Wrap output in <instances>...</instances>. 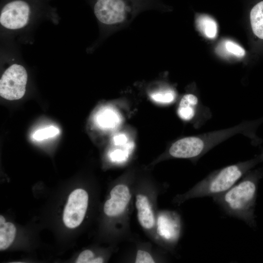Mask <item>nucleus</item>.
Here are the masks:
<instances>
[{
	"mask_svg": "<svg viewBox=\"0 0 263 263\" xmlns=\"http://www.w3.org/2000/svg\"><path fill=\"white\" fill-rule=\"evenodd\" d=\"M263 176V168L251 169L225 192L212 197L228 215L256 226L255 208L258 185Z\"/></svg>",
	"mask_w": 263,
	"mask_h": 263,
	"instance_id": "f257e3e1",
	"label": "nucleus"
},
{
	"mask_svg": "<svg viewBox=\"0 0 263 263\" xmlns=\"http://www.w3.org/2000/svg\"><path fill=\"white\" fill-rule=\"evenodd\" d=\"M256 124L244 121L231 128L182 138L171 145L169 154L174 158L197 160L213 148L236 134L253 137Z\"/></svg>",
	"mask_w": 263,
	"mask_h": 263,
	"instance_id": "f03ea898",
	"label": "nucleus"
},
{
	"mask_svg": "<svg viewBox=\"0 0 263 263\" xmlns=\"http://www.w3.org/2000/svg\"><path fill=\"white\" fill-rule=\"evenodd\" d=\"M262 162L260 155L216 170L198 183L186 193L178 196L181 202L188 199L221 194L231 188L247 172Z\"/></svg>",
	"mask_w": 263,
	"mask_h": 263,
	"instance_id": "7ed1b4c3",
	"label": "nucleus"
},
{
	"mask_svg": "<svg viewBox=\"0 0 263 263\" xmlns=\"http://www.w3.org/2000/svg\"><path fill=\"white\" fill-rule=\"evenodd\" d=\"M94 11L96 19L102 24L119 27L132 19L135 8L129 0H96Z\"/></svg>",
	"mask_w": 263,
	"mask_h": 263,
	"instance_id": "20e7f679",
	"label": "nucleus"
},
{
	"mask_svg": "<svg viewBox=\"0 0 263 263\" xmlns=\"http://www.w3.org/2000/svg\"><path fill=\"white\" fill-rule=\"evenodd\" d=\"M28 75L25 68L13 64L3 73L0 80V95L9 100L22 98L25 94Z\"/></svg>",
	"mask_w": 263,
	"mask_h": 263,
	"instance_id": "39448f33",
	"label": "nucleus"
},
{
	"mask_svg": "<svg viewBox=\"0 0 263 263\" xmlns=\"http://www.w3.org/2000/svg\"><path fill=\"white\" fill-rule=\"evenodd\" d=\"M88 194L84 189L77 188L70 194L63 216L65 225L71 228L79 226L85 217L88 205Z\"/></svg>",
	"mask_w": 263,
	"mask_h": 263,
	"instance_id": "423d86ee",
	"label": "nucleus"
},
{
	"mask_svg": "<svg viewBox=\"0 0 263 263\" xmlns=\"http://www.w3.org/2000/svg\"><path fill=\"white\" fill-rule=\"evenodd\" d=\"M30 14V7L26 2L15 0L7 3L1 9L0 23L7 29H19L27 24Z\"/></svg>",
	"mask_w": 263,
	"mask_h": 263,
	"instance_id": "0eeeda50",
	"label": "nucleus"
},
{
	"mask_svg": "<svg viewBox=\"0 0 263 263\" xmlns=\"http://www.w3.org/2000/svg\"><path fill=\"white\" fill-rule=\"evenodd\" d=\"M157 230L159 236L169 243H177L181 234V225L178 216L173 212H164L158 217Z\"/></svg>",
	"mask_w": 263,
	"mask_h": 263,
	"instance_id": "6e6552de",
	"label": "nucleus"
},
{
	"mask_svg": "<svg viewBox=\"0 0 263 263\" xmlns=\"http://www.w3.org/2000/svg\"><path fill=\"white\" fill-rule=\"evenodd\" d=\"M110 198L104 205V212L109 217H116L122 214L131 199L130 190L127 186L118 184L110 192Z\"/></svg>",
	"mask_w": 263,
	"mask_h": 263,
	"instance_id": "1a4fd4ad",
	"label": "nucleus"
},
{
	"mask_svg": "<svg viewBox=\"0 0 263 263\" xmlns=\"http://www.w3.org/2000/svg\"><path fill=\"white\" fill-rule=\"evenodd\" d=\"M112 143L113 148L108 154L110 160L118 164L126 162L133 150V142L125 133L120 132L113 137Z\"/></svg>",
	"mask_w": 263,
	"mask_h": 263,
	"instance_id": "9d476101",
	"label": "nucleus"
},
{
	"mask_svg": "<svg viewBox=\"0 0 263 263\" xmlns=\"http://www.w3.org/2000/svg\"><path fill=\"white\" fill-rule=\"evenodd\" d=\"M135 206L140 225L146 229H152L155 225V220L148 197L144 194H138L136 196Z\"/></svg>",
	"mask_w": 263,
	"mask_h": 263,
	"instance_id": "9b49d317",
	"label": "nucleus"
},
{
	"mask_svg": "<svg viewBox=\"0 0 263 263\" xmlns=\"http://www.w3.org/2000/svg\"><path fill=\"white\" fill-rule=\"evenodd\" d=\"M94 121L100 129L112 130L119 126L122 121V117L116 109L110 106H105L97 112Z\"/></svg>",
	"mask_w": 263,
	"mask_h": 263,
	"instance_id": "f8f14e48",
	"label": "nucleus"
},
{
	"mask_svg": "<svg viewBox=\"0 0 263 263\" xmlns=\"http://www.w3.org/2000/svg\"><path fill=\"white\" fill-rule=\"evenodd\" d=\"M198 103V98L195 95L191 94L184 95L178 107V116L184 120H191L195 114Z\"/></svg>",
	"mask_w": 263,
	"mask_h": 263,
	"instance_id": "ddd939ff",
	"label": "nucleus"
},
{
	"mask_svg": "<svg viewBox=\"0 0 263 263\" xmlns=\"http://www.w3.org/2000/svg\"><path fill=\"white\" fill-rule=\"evenodd\" d=\"M16 233L14 225L6 222L4 217L0 215V250L7 249L13 242Z\"/></svg>",
	"mask_w": 263,
	"mask_h": 263,
	"instance_id": "4468645a",
	"label": "nucleus"
},
{
	"mask_svg": "<svg viewBox=\"0 0 263 263\" xmlns=\"http://www.w3.org/2000/svg\"><path fill=\"white\" fill-rule=\"evenodd\" d=\"M250 20L254 34L263 39V0L257 3L251 9Z\"/></svg>",
	"mask_w": 263,
	"mask_h": 263,
	"instance_id": "2eb2a0df",
	"label": "nucleus"
},
{
	"mask_svg": "<svg viewBox=\"0 0 263 263\" xmlns=\"http://www.w3.org/2000/svg\"><path fill=\"white\" fill-rule=\"evenodd\" d=\"M196 22L199 30L206 37L209 38H215L217 33V25L212 18L205 15H200L197 18Z\"/></svg>",
	"mask_w": 263,
	"mask_h": 263,
	"instance_id": "dca6fc26",
	"label": "nucleus"
},
{
	"mask_svg": "<svg viewBox=\"0 0 263 263\" xmlns=\"http://www.w3.org/2000/svg\"><path fill=\"white\" fill-rule=\"evenodd\" d=\"M150 97L157 103L164 104H170L174 101L176 93L171 89H162L151 93Z\"/></svg>",
	"mask_w": 263,
	"mask_h": 263,
	"instance_id": "f3484780",
	"label": "nucleus"
},
{
	"mask_svg": "<svg viewBox=\"0 0 263 263\" xmlns=\"http://www.w3.org/2000/svg\"><path fill=\"white\" fill-rule=\"evenodd\" d=\"M59 132L58 129L54 126H50L36 131L33 134V138L36 140H42L55 136Z\"/></svg>",
	"mask_w": 263,
	"mask_h": 263,
	"instance_id": "a211bd4d",
	"label": "nucleus"
},
{
	"mask_svg": "<svg viewBox=\"0 0 263 263\" xmlns=\"http://www.w3.org/2000/svg\"><path fill=\"white\" fill-rule=\"evenodd\" d=\"M225 46L226 50L236 56H243L245 54L244 50L238 44L231 41H227Z\"/></svg>",
	"mask_w": 263,
	"mask_h": 263,
	"instance_id": "6ab92c4d",
	"label": "nucleus"
},
{
	"mask_svg": "<svg viewBox=\"0 0 263 263\" xmlns=\"http://www.w3.org/2000/svg\"><path fill=\"white\" fill-rule=\"evenodd\" d=\"M135 263H155V261L148 252L143 250H138L136 253Z\"/></svg>",
	"mask_w": 263,
	"mask_h": 263,
	"instance_id": "aec40b11",
	"label": "nucleus"
},
{
	"mask_svg": "<svg viewBox=\"0 0 263 263\" xmlns=\"http://www.w3.org/2000/svg\"><path fill=\"white\" fill-rule=\"evenodd\" d=\"M94 258V253L89 249H86L80 253L75 262L76 263H92Z\"/></svg>",
	"mask_w": 263,
	"mask_h": 263,
	"instance_id": "412c9836",
	"label": "nucleus"
},
{
	"mask_svg": "<svg viewBox=\"0 0 263 263\" xmlns=\"http://www.w3.org/2000/svg\"><path fill=\"white\" fill-rule=\"evenodd\" d=\"M103 262V259L101 257L94 258L92 263H101Z\"/></svg>",
	"mask_w": 263,
	"mask_h": 263,
	"instance_id": "4be33fe9",
	"label": "nucleus"
},
{
	"mask_svg": "<svg viewBox=\"0 0 263 263\" xmlns=\"http://www.w3.org/2000/svg\"><path fill=\"white\" fill-rule=\"evenodd\" d=\"M260 155L262 160V162H263V151L262 152V153Z\"/></svg>",
	"mask_w": 263,
	"mask_h": 263,
	"instance_id": "5701e85b",
	"label": "nucleus"
}]
</instances>
